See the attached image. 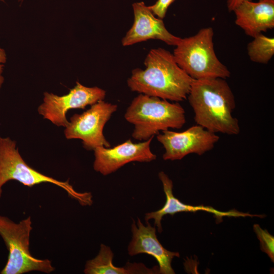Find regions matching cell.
<instances>
[{
    "label": "cell",
    "mask_w": 274,
    "mask_h": 274,
    "mask_svg": "<svg viewBox=\"0 0 274 274\" xmlns=\"http://www.w3.org/2000/svg\"><path fill=\"white\" fill-rule=\"evenodd\" d=\"M147 223V226H145L139 218L136 224L133 220L132 238L128 246V254L130 256L142 253L150 255L158 262L159 273L174 274L172 261L174 257H180L179 253L165 249L157 237L156 228L148 222Z\"/></svg>",
    "instance_id": "obj_12"
},
{
    "label": "cell",
    "mask_w": 274,
    "mask_h": 274,
    "mask_svg": "<svg viewBox=\"0 0 274 274\" xmlns=\"http://www.w3.org/2000/svg\"><path fill=\"white\" fill-rule=\"evenodd\" d=\"M233 12L236 25L253 38L274 27V0L245 1Z\"/></svg>",
    "instance_id": "obj_14"
},
{
    "label": "cell",
    "mask_w": 274,
    "mask_h": 274,
    "mask_svg": "<svg viewBox=\"0 0 274 274\" xmlns=\"http://www.w3.org/2000/svg\"><path fill=\"white\" fill-rule=\"evenodd\" d=\"M106 91L97 87H88L78 82L68 94L58 96L44 93L43 102L39 107V114L57 126L65 127L68 123L66 114L71 109H85L103 100Z\"/></svg>",
    "instance_id": "obj_8"
},
{
    "label": "cell",
    "mask_w": 274,
    "mask_h": 274,
    "mask_svg": "<svg viewBox=\"0 0 274 274\" xmlns=\"http://www.w3.org/2000/svg\"><path fill=\"white\" fill-rule=\"evenodd\" d=\"M219 139L217 133L197 124L182 132L168 129L157 135L165 150L163 159L172 161L190 154L201 155L212 150Z\"/></svg>",
    "instance_id": "obj_9"
},
{
    "label": "cell",
    "mask_w": 274,
    "mask_h": 274,
    "mask_svg": "<svg viewBox=\"0 0 274 274\" xmlns=\"http://www.w3.org/2000/svg\"><path fill=\"white\" fill-rule=\"evenodd\" d=\"M31 224L30 216L16 223L0 215V235L9 251L8 261L0 273L23 274L32 271L49 273L55 270L50 260L37 259L30 254Z\"/></svg>",
    "instance_id": "obj_6"
},
{
    "label": "cell",
    "mask_w": 274,
    "mask_h": 274,
    "mask_svg": "<svg viewBox=\"0 0 274 274\" xmlns=\"http://www.w3.org/2000/svg\"><path fill=\"white\" fill-rule=\"evenodd\" d=\"M114 254L111 248L101 244L97 255L88 260L85 264L84 272L85 274H129L141 273V264L129 263L128 267H119L113 263Z\"/></svg>",
    "instance_id": "obj_15"
},
{
    "label": "cell",
    "mask_w": 274,
    "mask_h": 274,
    "mask_svg": "<svg viewBox=\"0 0 274 274\" xmlns=\"http://www.w3.org/2000/svg\"><path fill=\"white\" fill-rule=\"evenodd\" d=\"M187 97L197 125L215 133H239L238 120L233 115L235 97L225 79L193 80Z\"/></svg>",
    "instance_id": "obj_2"
},
{
    "label": "cell",
    "mask_w": 274,
    "mask_h": 274,
    "mask_svg": "<svg viewBox=\"0 0 274 274\" xmlns=\"http://www.w3.org/2000/svg\"><path fill=\"white\" fill-rule=\"evenodd\" d=\"M117 110L116 105L101 100L82 114H74L65 127V138L81 140L84 148L87 150H94L100 146L110 147V144L103 134V129Z\"/></svg>",
    "instance_id": "obj_7"
},
{
    "label": "cell",
    "mask_w": 274,
    "mask_h": 274,
    "mask_svg": "<svg viewBox=\"0 0 274 274\" xmlns=\"http://www.w3.org/2000/svg\"><path fill=\"white\" fill-rule=\"evenodd\" d=\"M10 180H15L28 187L44 183L55 185L64 190L71 198L83 206L92 204L90 192H79L70 184L68 180L60 181L46 176L28 165L16 148V142L10 138L0 136V198L2 187Z\"/></svg>",
    "instance_id": "obj_5"
},
{
    "label": "cell",
    "mask_w": 274,
    "mask_h": 274,
    "mask_svg": "<svg viewBox=\"0 0 274 274\" xmlns=\"http://www.w3.org/2000/svg\"><path fill=\"white\" fill-rule=\"evenodd\" d=\"M211 27L201 28L194 36L182 39L175 46L173 55L178 65L192 79H226L230 72L218 58Z\"/></svg>",
    "instance_id": "obj_4"
},
{
    "label": "cell",
    "mask_w": 274,
    "mask_h": 274,
    "mask_svg": "<svg viewBox=\"0 0 274 274\" xmlns=\"http://www.w3.org/2000/svg\"><path fill=\"white\" fill-rule=\"evenodd\" d=\"M0 1H3V2L4 1V0H0Z\"/></svg>",
    "instance_id": "obj_21"
},
{
    "label": "cell",
    "mask_w": 274,
    "mask_h": 274,
    "mask_svg": "<svg viewBox=\"0 0 274 274\" xmlns=\"http://www.w3.org/2000/svg\"><path fill=\"white\" fill-rule=\"evenodd\" d=\"M247 45L250 59L254 62L266 64L274 55V38L260 33L253 37Z\"/></svg>",
    "instance_id": "obj_16"
},
{
    "label": "cell",
    "mask_w": 274,
    "mask_h": 274,
    "mask_svg": "<svg viewBox=\"0 0 274 274\" xmlns=\"http://www.w3.org/2000/svg\"><path fill=\"white\" fill-rule=\"evenodd\" d=\"M153 138L139 143H133L129 139L112 148L96 147L93 150L94 169L106 176L131 162H149L156 159V155L150 148Z\"/></svg>",
    "instance_id": "obj_10"
},
{
    "label": "cell",
    "mask_w": 274,
    "mask_h": 274,
    "mask_svg": "<svg viewBox=\"0 0 274 274\" xmlns=\"http://www.w3.org/2000/svg\"><path fill=\"white\" fill-rule=\"evenodd\" d=\"M175 0H157L153 5L149 6L152 13L160 19H163L171 4Z\"/></svg>",
    "instance_id": "obj_18"
},
{
    "label": "cell",
    "mask_w": 274,
    "mask_h": 274,
    "mask_svg": "<svg viewBox=\"0 0 274 274\" xmlns=\"http://www.w3.org/2000/svg\"><path fill=\"white\" fill-rule=\"evenodd\" d=\"M132 9L134 21L122 40L123 46L150 39L159 40L169 45L175 46L178 44L181 38L170 33L162 19L156 17L143 2L133 3Z\"/></svg>",
    "instance_id": "obj_11"
},
{
    "label": "cell",
    "mask_w": 274,
    "mask_h": 274,
    "mask_svg": "<svg viewBox=\"0 0 274 274\" xmlns=\"http://www.w3.org/2000/svg\"><path fill=\"white\" fill-rule=\"evenodd\" d=\"M253 229L260 242L261 251L265 253L274 261V237L266 229H263L259 224H255Z\"/></svg>",
    "instance_id": "obj_17"
},
{
    "label": "cell",
    "mask_w": 274,
    "mask_h": 274,
    "mask_svg": "<svg viewBox=\"0 0 274 274\" xmlns=\"http://www.w3.org/2000/svg\"><path fill=\"white\" fill-rule=\"evenodd\" d=\"M144 64L145 70L134 69L127 80L131 91L176 102L187 98L193 79L178 65L169 51L151 49Z\"/></svg>",
    "instance_id": "obj_1"
},
{
    "label": "cell",
    "mask_w": 274,
    "mask_h": 274,
    "mask_svg": "<svg viewBox=\"0 0 274 274\" xmlns=\"http://www.w3.org/2000/svg\"><path fill=\"white\" fill-rule=\"evenodd\" d=\"M7 59L5 51L0 47V89L4 82V77L2 75L3 70L4 64Z\"/></svg>",
    "instance_id": "obj_19"
},
{
    "label": "cell",
    "mask_w": 274,
    "mask_h": 274,
    "mask_svg": "<svg viewBox=\"0 0 274 274\" xmlns=\"http://www.w3.org/2000/svg\"><path fill=\"white\" fill-rule=\"evenodd\" d=\"M158 177L161 181L163 190L166 196V201L164 206L158 211L149 212L145 214V219L146 222L150 219L154 220V224L157 227L158 231H162L161 220L164 216L169 214L174 215L179 212H196L201 211L213 214L219 222L222 220L223 217H263V215H252L249 213L238 212L232 210L227 212H222L209 206H192L184 203L175 197L173 193V183L171 179L163 172L158 174Z\"/></svg>",
    "instance_id": "obj_13"
},
{
    "label": "cell",
    "mask_w": 274,
    "mask_h": 274,
    "mask_svg": "<svg viewBox=\"0 0 274 274\" xmlns=\"http://www.w3.org/2000/svg\"><path fill=\"white\" fill-rule=\"evenodd\" d=\"M252 0H227V7L229 11H233V10L242 3Z\"/></svg>",
    "instance_id": "obj_20"
},
{
    "label": "cell",
    "mask_w": 274,
    "mask_h": 274,
    "mask_svg": "<svg viewBox=\"0 0 274 274\" xmlns=\"http://www.w3.org/2000/svg\"><path fill=\"white\" fill-rule=\"evenodd\" d=\"M124 117L134 125L132 136L139 141L169 128L180 129L186 123L185 110L178 102L142 93L132 100Z\"/></svg>",
    "instance_id": "obj_3"
}]
</instances>
